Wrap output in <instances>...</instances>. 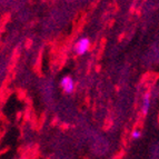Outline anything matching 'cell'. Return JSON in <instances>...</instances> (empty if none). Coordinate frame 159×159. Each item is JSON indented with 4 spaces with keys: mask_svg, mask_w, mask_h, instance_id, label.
Here are the masks:
<instances>
[{
    "mask_svg": "<svg viewBox=\"0 0 159 159\" xmlns=\"http://www.w3.org/2000/svg\"><path fill=\"white\" fill-rule=\"evenodd\" d=\"M89 46H90V41L88 38H81L77 41L76 46H75V51L78 55H84L88 51L89 49Z\"/></svg>",
    "mask_w": 159,
    "mask_h": 159,
    "instance_id": "6da1fadb",
    "label": "cell"
},
{
    "mask_svg": "<svg viewBox=\"0 0 159 159\" xmlns=\"http://www.w3.org/2000/svg\"><path fill=\"white\" fill-rule=\"evenodd\" d=\"M60 86L66 93H71L72 91H74V88H75L74 80H72L70 77H68V76H66V77H64L62 79H61Z\"/></svg>",
    "mask_w": 159,
    "mask_h": 159,
    "instance_id": "7a4b0ae2",
    "label": "cell"
},
{
    "mask_svg": "<svg viewBox=\"0 0 159 159\" xmlns=\"http://www.w3.org/2000/svg\"><path fill=\"white\" fill-rule=\"evenodd\" d=\"M149 107H150V95H149L148 93H145V96H143V108H141V110H143V112L145 115L148 112L149 110Z\"/></svg>",
    "mask_w": 159,
    "mask_h": 159,
    "instance_id": "3957f363",
    "label": "cell"
},
{
    "mask_svg": "<svg viewBox=\"0 0 159 159\" xmlns=\"http://www.w3.org/2000/svg\"><path fill=\"white\" fill-rule=\"evenodd\" d=\"M141 137V131L140 130H134L133 133H131V138L133 139H138V138Z\"/></svg>",
    "mask_w": 159,
    "mask_h": 159,
    "instance_id": "277c9868",
    "label": "cell"
}]
</instances>
